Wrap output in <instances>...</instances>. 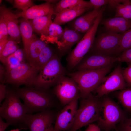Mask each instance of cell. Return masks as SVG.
Wrapping results in <instances>:
<instances>
[{"label": "cell", "instance_id": "27", "mask_svg": "<svg viewBox=\"0 0 131 131\" xmlns=\"http://www.w3.org/2000/svg\"><path fill=\"white\" fill-rule=\"evenodd\" d=\"M54 55L51 48L47 45L40 52L37 59L35 68L39 71Z\"/></svg>", "mask_w": 131, "mask_h": 131}, {"label": "cell", "instance_id": "37", "mask_svg": "<svg viewBox=\"0 0 131 131\" xmlns=\"http://www.w3.org/2000/svg\"><path fill=\"white\" fill-rule=\"evenodd\" d=\"M90 1L94 9H99L102 6L108 4L109 0H90Z\"/></svg>", "mask_w": 131, "mask_h": 131}, {"label": "cell", "instance_id": "14", "mask_svg": "<svg viewBox=\"0 0 131 131\" xmlns=\"http://www.w3.org/2000/svg\"><path fill=\"white\" fill-rule=\"evenodd\" d=\"M78 108V100L65 105L57 114L54 128L59 131H69L74 123Z\"/></svg>", "mask_w": 131, "mask_h": 131}, {"label": "cell", "instance_id": "30", "mask_svg": "<svg viewBox=\"0 0 131 131\" xmlns=\"http://www.w3.org/2000/svg\"><path fill=\"white\" fill-rule=\"evenodd\" d=\"M64 33L63 29L60 25L52 22L49 26L48 36L55 39L60 40L61 38Z\"/></svg>", "mask_w": 131, "mask_h": 131}, {"label": "cell", "instance_id": "39", "mask_svg": "<svg viewBox=\"0 0 131 131\" xmlns=\"http://www.w3.org/2000/svg\"><path fill=\"white\" fill-rule=\"evenodd\" d=\"M5 68L3 66L0 64V83H3L4 79L6 72Z\"/></svg>", "mask_w": 131, "mask_h": 131}, {"label": "cell", "instance_id": "2", "mask_svg": "<svg viewBox=\"0 0 131 131\" xmlns=\"http://www.w3.org/2000/svg\"><path fill=\"white\" fill-rule=\"evenodd\" d=\"M113 66L97 69L77 70L68 74L78 84L81 99L87 97L101 85Z\"/></svg>", "mask_w": 131, "mask_h": 131}, {"label": "cell", "instance_id": "11", "mask_svg": "<svg viewBox=\"0 0 131 131\" xmlns=\"http://www.w3.org/2000/svg\"><path fill=\"white\" fill-rule=\"evenodd\" d=\"M122 34L111 32L103 34L94 41L90 50L92 53L113 56L116 52Z\"/></svg>", "mask_w": 131, "mask_h": 131}, {"label": "cell", "instance_id": "1", "mask_svg": "<svg viewBox=\"0 0 131 131\" xmlns=\"http://www.w3.org/2000/svg\"><path fill=\"white\" fill-rule=\"evenodd\" d=\"M34 87L18 88L16 90L23 100L28 114L38 112L56 107V100L47 89Z\"/></svg>", "mask_w": 131, "mask_h": 131}, {"label": "cell", "instance_id": "42", "mask_svg": "<svg viewBox=\"0 0 131 131\" xmlns=\"http://www.w3.org/2000/svg\"><path fill=\"white\" fill-rule=\"evenodd\" d=\"M7 39L0 41V54L2 51L7 42Z\"/></svg>", "mask_w": 131, "mask_h": 131}, {"label": "cell", "instance_id": "13", "mask_svg": "<svg viewBox=\"0 0 131 131\" xmlns=\"http://www.w3.org/2000/svg\"><path fill=\"white\" fill-rule=\"evenodd\" d=\"M116 62L117 57L92 53L86 55L75 68L77 70L97 69L113 65Z\"/></svg>", "mask_w": 131, "mask_h": 131}, {"label": "cell", "instance_id": "19", "mask_svg": "<svg viewBox=\"0 0 131 131\" xmlns=\"http://www.w3.org/2000/svg\"><path fill=\"white\" fill-rule=\"evenodd\" d=\"M103 24L109 32L123 33L131 28V20L118 17L104 20Z\"/></svg>", "mask_w": 131, "mask_h": 131}, {"label": "cell", "instance_id": "31", "mask_svg": "<svg viewBox=\"0 0 131 131\" xmlns=\"http://www.w3.org/2000/svg\"><path fill=\"white\" fill-rule=\"evenodd\" d=\"M8 35L6 21L3 14L0 12V41L7 39Z\"/></svg>", "mask_w": 131, "mask_h": 131}, {"label": "cell", "instance_id": "32", "mask_svg": "<svg viewBox=\"0 0 131 131\" xmlns=\"http://www.w3.org/2000/svg\"><path fill=\"white\" fill-rule=\"evenodd\" d=\"M34 5L31 0H15L14 7L21 9L23 11L26 10Z\"/></svg>", "mask_w": 131, "mask_h": 131}, {"label": "cell", "instance_id": "3", "mask_svg": "<svg viewBox=\"0 0 131 131\" xmlns=\"http://www.w3.org/2000/svg\"><path fill=\"white\" fill-rule=\"evenodd\" d=\"M16 91L7 89L5 100L0 107V116L11 125L25 124L28 114Z\"/></svg>", "mask_w": 131, "mask_h": 131}, {"label": "cell", "instance_id": "10", "mask_svg": "<svg viewBox=\"0 0 131 131\" xmlns=\"http://www.w3.org/2000/svg\"><path fill=\"white\" fill-rule=\"evenodd\" d=\"M127 88L122 73V69L120 64L104 79L101 85L95 91L99 98L116 90Z\"/></svg>", "mask_w": 131, "mask_h": 131}, {"label": "cell", "instance_id": "35", "mask_svg": "<svg viewBox=\"0 0 131 131\" xmlns=\"http://www.w3.org/2000/svg\"><path fill=\"white\" fill-rule=\"evenodd\" d=\"M117 57V62H125L131 63V48L122 52Z\"/></svg>", "mask_w": 131, "mask_h": 131}, {"label": "cell", "instance_id": "15", "mask_svg": "<svg viewBox=\"0 0 131 131\" xmlns=\"http://www.w3.org/2000/svg\"><path fill=\"white\" fill-rule=\"evenodd\" d=\"M50 14L56 15L54 11V7L50 3L46 2L39 5H34L16 15L18 18L22 17L29 20Z\"/></svg>", "mask_w": 131, "mask_h": 131}, {"label": "cell", "instance_id": "41", "mask_svg": "<svg viewBox=\"0 0 131 131\" xmlns=\"http://www.w3.org/2000/svg\"><path fill=\"white\" fill-rule=\"evenodd\" d=\"M98 125L91 124L89 125L85 131H101Z\"/></svg>", "mask_w": 131, "mask_h": 131}, {"label": "cell", "instance_id": "36", "mask_svg": "<svg viewBox=\"0 0 131 131\" xmlns=\"http://www.w3.org/2000/svg\"><path fill=\"white\" fill-rule=\"evenodd\" d=\"M128 65L126 68L122 69V73L127 88H131V63H128Z\"/></svg>", "mask_w": 131, "mask_h": 131}, {"label": "cell", "instance_id": "20", "mask_svg": "<svg viewBox=\"0 0 131 131\" xmlns=\"http://www.w3.org/2000/svg\"><path fill=\"white\" fill-rule=\"evenodd\" d=\"M80 33L73 29L65 27L63 35L59 40L61 50L66 51L69 49L75 44L78 43L81 39Z\"/></svg>", "mask_w": 131, "mask_h": 131}, {"label": "cell", "instance_id": "21", "mask_svg": "<svg viewBox=\"0 0 131 131\" xmlns=\"http://www.w3.org/2000/svg\"><path fill=\"white\" fill-rule=\"evenodd\" d=\"M47 45L46 43L38 38L33 34L28 55L26 58L30 66L33 67H36L37 59L40 52Z\"/></svg>", "mask_w": 131, "mask_h": 131}, {"label": "cell", "instance_id": "34", "mask_svg": "<svg viewBox=\"0 0 131 131\" xmlns=\"http://www.w3.org/2000/svg\"><path fill=\"white\" fill-rule=\"evenodd\" d=\"M116 131H131V117H126L120 123L115 129Z\"/></svg>", "mask_w": 131, "mask_h": 131}, {"label": "cell", "instance_id": "22", "mask_svg": "<svg viewBox=\"0 0 131 131\" xmlns=\"http://www.w3.org/2000/svg\"><path fill=\"white\" fill-rule=\"evenodd\" d=\"M20 23V33L23 44L24 52L27 58L32 39L33 31L29 20L23 18Z\"/></svg>", "mask_w": 131, "mask_h": 131}, {"label": "cell", "instance_id": "16", "mask_svg": "<svg viewBox=\"0 0 131 131\" xmlns=\"http://www.w3.org/2000/svg\"><path fill=\"white\" fill-rule=\"evenodd\" d=\"M0 12L3 14L6 21L8 35L18 43L21 35L16 15L4 6L0 7Z\"/></svg>", "mask_w": 131, "mask_h": 131}, {"label": "cell", "instance_id": "38", "mask_svg": "<svg viewBox=\"0 0 131 131\" xmlns=\"http://www.w3.org/2000/svg\"><path fill=\"white\" fill-rule=\"evenodd\" d=\"M7 93V88L4 83H0V103L5 99Z\"/></svg>", "mask_w": 131, "mask_h": 131}, {"label": "cell", "instance_id": "23", "mask_svg": "<svg viewBox=\"0 0 131 131\" xmlns=\"http://www.w3.org/2000/svg\"><path fill=\"white\" fill-rule=\"evenodd\" d=\"M50 14L34 19L29 20L33 30L38 34L48 36V31L50 25L52 22Z\"/></svg>", "mask_w": 131, "mask_h": 131}, {"label": "cell", "instance_id": "4", "mask_svg": "<svg viewBox=\"0 0 131 131\" xmlns=\"http://www.w3.org/2000/svg\"><path fill=\"white\" fill-rule=\"evenodd\" d=\"M101 99L91 93L82 99L74 123L69 131H76L89 125L98 118Z\"/></svg>", "mask_w": 131, "mask_h": 131}, {"label": "cell", "instance_id": "6", "mask_svg": "<svg viewBox=\"0 0 131 131\" xmlns=\"http://www.w3.org/2000/svg\"><path fill=\"white\" fill-rule=\"evenodd\" d=\"M125 113L116 103L107 96L101 99L98 126L105 131L115 129L126 118Z\"/></svg>", "mask_w": 131, "mask_h": 131}, {"label": "cell", "instance_id": "5", "mask_svg": "<svg viewBox=\"0 0 131 131\" xmlns=\"http://www.w3.org/2000/svg\"><path fill=\"white\" fill-rule=\"evenodd\" d=\"M105 8L100 9L98 16L90 28L86 32L69 53L66 58L67 67L70 70L75 68L90 50L94 43L98 28L102 17Z\"/></svg>", "mask_w": 131, "mask_h": 131}, {"label": "cell", "instance_id": "8", "mask_svg": "<svg viewBox=\"0 0 131 131\" xmlns=\"http://www.w3.org/2000/svg\"><path fill=\"white\" fill-rule=\"evenodd\" d=\"M28 62H24L8 72H6L3 83H6L19 87L22 85L27 87L33 86L39 72Z\"/></svg>", "mask_w": 131, "mask_h": 131}, {"label": "cell", "instance_id": "17", "mask_svg": "<svg viewBox=\"0 0 131 131\" xmlns=\"http://www.w3.org/2000/svg\"><path fill=\"white\" fill-rule=\"evenodd\" d=\"M100 9H94L75 19L71 24L72 29L80 33H86L93 25Z\"/></svg>", "mask_w": 131, "mask_h": 131}, {"label": "cell", "instance_id": "7", "mask_svg": "<svg viewBox=\"0 0 131 131\" xmlns=\"http://www.w3.org/2000/svg\"><path fill=\"white\" fill-rule=\"evenodd\" d=\"M66 73L60 59L56 54L40 70L33 86L45 89L55 85Z\"/></svg>", "mask_w": 131, "mask_h": 131}, {"label": "cell", "instance_id": "40", "mask_svg": "<svg viewBox=\"0 0 131 131\" xmlns=\"http://www.w3.org/2000/svg\"><path fill=\"white\" fill-rule=\"evenodd\" d=\"M10 124L7 122H5L3 120V118L0 117V131H5L6 128Z\"/></svg>", "mask_w": 131, "mask_h": 131}, {"label": "cell", "instance_id": "43", "mask_svg": "<svg viewBox=\"0 0 131 131\" xmlns=\"http://www.w3.org/2000/svg\"><path fill=\"white\" fill-rule=\"evenodd\" d=\"M118 17H121L127 19L131 20V12L121 15Z\"/></svg>", "mask_w": 131, "mask_h": 131}, {"label": "cell", "instance_id": "18", "mask_svg": "<svg viewBox=\"0 0 131 131\" xmlns=\"http://www.w3.org/2000/svg\"><path fill=\"white\" fill-rule=\"evenodd\" d=\"M90 8L83 6H78L65 9L56 14L53 22L60 25L75 19Z\"/></svg>", "mask_w": 131, "mask_h": 131}, {"label": "cell", "instance_id": "26", "mask_svg": "<svg viewBox=\"0 0 131 131\" xmlns=\"http://www.w3.org/2000/svg\"><path fill=\"white\" fill-rule=\"evenodd\" d=\"M116 95L120 103L131 114V88L120 90Z\"/></svg>", "mask_w": 131, "mask_h": 131}, {"label": "cell", "instance_id": "29", "mask_svg": "<svg viewBox=\"0 0 131 131\" xmlns=\"http://www.w3.org/2000/svg\"><path fill=\"white\" fill-rule=\"evenodd\" d=\"M131 48V28L123 33L116 53H122Z\"/></svg>", "mask_w": 131, "mask_h": 131}, {"label": "cell", "instance_id": "45", "mask_svg": "<svg viewBox=\"0 0 131 131\" xmlns=\"http://www.w3.org/2000/svg\"><path fill=\"white\" fill-rule=\"evenodd\" d=\"M10 131H20V129H17L11 130Z\"/></svg>", "mask_w": 131, "mask_h": 131}, {"label": "cell", "instance_id": "46", "mask_svg": "<svg viewBox=\"0 0 131 131\" xmlns=\"http://www.w3.org/2000/svg\"><path fill=\"white\" fill-rule=\"evenodd\" d=\"M7 1H8V2H10L11 3H12V2L13 1V0H7Z\"/></svg>", "mask_w": 131, "mask_h": 131}, {"label": "cell", "instance_id": "44", "mask_svg": "<svg viewBox=\"0 0 131 131\" xmlns=\"http://www.w3.org/2000/svg\"><path fill=\"white\" fill-rule=\"evenodd\" d=\"M46 131H59L55 129L53 126L48 129Z\"/></svg>", "mask_w": 131, "mask_h": 131}, {"label": "cell", "instance_id": "9", "mask_svg": "<svg viewBox=\"0 0 131 131\" xmlns=\"http://www.w3.org/2000/svg\"><path fill=\"white\" fill-rule=\"evenodd\" d=\"M53 92L64 105L80 98V92L77 83L71 77L65 76L55 85Z\"/></svg>", "mask_w": 131, "mask_h": 131}, {"label": "cell", "instance_id": "24", "mask_svg": "<svg viewBox=\"0 0 131 131\" xmlns=\"http://www.w3.org/2000/svg\"><path fill=\"white\" fill-rule=\"evenodd\" d=\"M78 6H83L91 8L93 6L90 1L82 0H62L59 1L54 7L56 14L59 13L65 9Z\"/></svg>", "mask_w": 131, "mask_h": 131}, {"label": "cell", "instance_id": "28", "mask_svg": "<svg viewBox=\"0 0 131 131\" xmlns=\"http://www.w3.org/2000/svg\"><path fill=\"white\" fill-rule=\"evenodd\" d=\"M18 44L10 37L8 38L5 47L1 53L0 54V60L3 64L8 56L19 49Z\"/></svg>", "mask_w": 131, "mask_h": 131}, {"label": "cell", "instance_id": "33", "mask_svg": "<svg viewBox=\"0 0 131 131\" xmlns=\"http://www.w3.org/2000/svg\"><path fill=\"white\" fill-rule=\"evenodd\" d=\"M116 8V14L115 17H118L121 15L131 12V2L130 0L124 4H119Z\"/></svg>", "mask_w": 131, "mask_h": 131}, {"label": "cell", "instance_id": "12", "mask_svg": "<svg viewBox=\"0 0 131 131\" xmlns=\"http://www.w3.org/2000/svg\"><path fill=\"white\" fill-rule=\"evenodd\" d=\"M57 114L52 109L34 114H28L25 124L28 126L30 131H46L55 122Z\"/></svg>", "mask_w": 131, "mask_h": 131}, {"label": "cell", "instance_id": "25", "mask_svg": "<svg viewBox=\"0 0 131 131\" xmlns=\"http://www.w3.org/2000/svg\"><path fill=\"white\" fill-rule=\"evenodd\" d=\"M25 54L22 50L19 49L14 53L8 56L4 63L6 72H8L25 62Z\"/></svg>", "mask_w": 131, "mask_h": 131}]
</instances>
